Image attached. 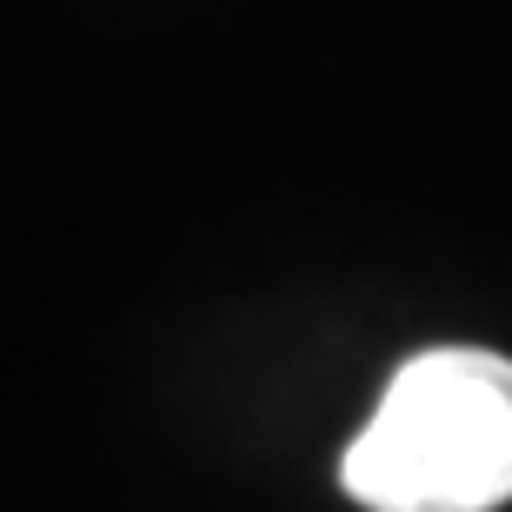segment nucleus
Returning a JSON list of instances; mask_svg holds the SVG:
<instances>
[{"mask_svg": "<svg viewBox=\"0 0 512 512\" xmlns=\"http://www.w3.org/2000/svg\"><path fill=\"white\" fill-rule=\"evenodd\" d=\"M373 512H493L512 499V360L433 346L393 373L340 459Z\"/></svg>", "mask_w": 512, "mask_h": 512, "instance_id": "nucleus-1", "label": "nucleus"}]
</instances>
